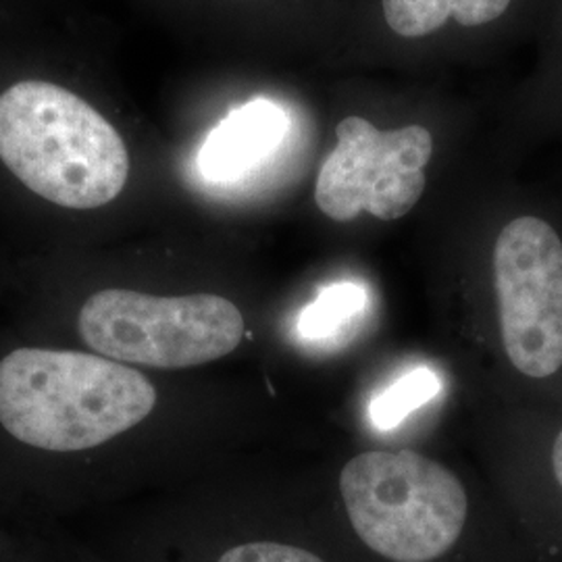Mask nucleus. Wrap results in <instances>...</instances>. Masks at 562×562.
Listing matches in <instances>:
<instances>
[{
    "label": "nucleus",
    "mask_w": 562,
    "mask_h": 562,
    "mask_svg": "<svg viewBox=\"0 0 562 562\" xmlns=\"http://www.w3.org/2000/svg\"><path fill=\"white\" fill-rule=\"evenodd\" d=\"M157 390L140 371L74 350L20 348L0 361V425L21 443L80 452L144 422Z\"/></svg>",
    "instance_id": "obj_1"
},
{
    "label": "nucleus",
    "mask_w": 562,
    "mask_h": 562,
    "mask_svg": "<svg viewBox=\"0 0 562 562\" xmlns=\"http://www.w3.org/2000/svg\"><path fill=\"white\" fill-rule=\"evenodd\" d=\"M0 161L44 201L78 211L115 201L130 176L120 132L53 81H20L0 94Z\"/></svg>",
    "instance_id": "obj_2"
},
{
    "label": "nucleus",
    "mask_w": 562,
    "mask_h": 562,
    "mask_svg": "<svg viewBox=\"0 0 562 562\" xmlns=\"http://www.w3.org/2000/svg\"><path fill=\"white\" fill-rule=\"evenodd\" d=\"M340 494L359 540L390 562L440 561L469 519L461 480L415 450L355 457L341 469Z\"/></svg>",
    "instance_id": "obj_3"
},
{
    "label": "nucleus",
    "mask_w": 562,
    "mask_h": 562,
    "mask_svg": "<svg viewBox=\"0 0 562 562\" xmlns=\"http://www.w3.org/2000/svg\"><path fill=\"white\" fill-rule=\"evenodd\" d=\"M246 323L240 308L215 294L153 296L101 290L83 302L80 334L101 357L155 369L217 361L238 348Z\"/></svg>",
    "instance_id": "obj_4"
},
{
    "label": "nucleus",
    "mask_w": 562,
    "mask_h": 562,
    "mask_svg": "<svg viewBox=\"0 0 562 562\" xmlns=\"http://www.w3.org/2000/svg\"><path fill=\"white\" fill-rule=\"evenodd\" d=\"M492 278L498 331L510 369L538 385L562 378V238L538 215L504 225Z\"/></svg>",
    "instance_id": "obj_5"
},
{
    "label": "nucleus",
    "mask_w": 562,
    "mask_h": 562,
    "mask_svg": "<svg viewBox=\"0 0 562 562\" xmlns=\"http://www.w3.org/2000/svg\"><path fill=\"white\" fill-rule=\"evenodd\" d=\"M338 144L325 159L315 202L334 222H352L361 211L375 220L404 217L423 196L434 138L422 125L382 132L350 115L340 121Z\"/></svg>",
    "instance_id": "obj_6"
},
{
    "label": "nucleus",
    "mask_w": 562,
    "mask_h": 562,
    "mask_svg": "<svg viewBox=\"0 0 562 562\" xmlns=\"http://www.w3.org/2000/svg\"><path fill=\"white\" fill-rule=\"evenodd\" d=\"M288 132V115L276 102H246L232 111L202 144L201 173L211 181L240 180L271 157Z\"/></svg>",
    "instance_id": "obj_7"
},
{
    "label": "nucleus",
    "mask_w": 562,
    "mask_h": 562,
    "mask_svg": "<svg viewBox=\"0 0 562 562\" xmlns=\"http://www.w3.org/2000/svg\"><path fill=\"white\" fill-rule=\"evenodd\" d=\"M510 0H383V15L402 38H423L452 20L477 27L498 20Z\"/></svg>",
    "instance_id": "obj_8"
},
{
    "label": "nucleus",
    "mask_w": 562,
    "mask_h": 562,
    "mask_svg": "<svg viewBox=\"0 0 562 562\" xmlns=\"http://www.w3.org/2000/svg\"><path fill=\"white\" fill-rule=\"evenodd\" d=\"M369 306V290L357 281L325 285L299 315V336L313 344L334 341L352 323L361 322Z\"/></svg>",
    "instance_id": "obj_9"
},
{
    "label": "nucleus",
    "mask_w": 562,
    "mask_h": 562,
    "mask_svg": "<svg viewBox=\"0 0 562 562\" xmlns=\"http://www.w3.org/2000/svg\"><path fill=\"white\" fill-rule=\"evenodd\" d=\"M440 392V375L429 367H415L373 396L369 404V422L380 431H390L417 408L434 401Z\"/></svg>",
    "instance_id": "obj_10"
},
{
    "label": "nucleus",
    "mask_w": 562,
    "mask_h": 562,
    "mask_svg": "<svg viewBox=\"0 0 562 562\" xmlns=\"http://www.w3.org/2000/svg\"><path fill=\"white\" fill-rule=\"evenodd\" d=\"M217 562H325L319 554L292 543L246 542L223 552Z\"/></svg>",
    "instance_id": "obj_11"
},
{
    "label": "nucleus",
    "mask_w": 562,
    "mask_h": 562,
    "mask_svg": "<svg viewBox=\"0 0 562 562\" xmlns=\"http://www.w3.org/2000/svg\"><path fill=\"white\" fill-rule=\"evenodd\" d=\"M546 477L550 490V508H559V519L548 525V542L562 554V423L550 429L546 443Z\"/></svg>",
    "instance_id": "obj_12"
}]
</instances>
